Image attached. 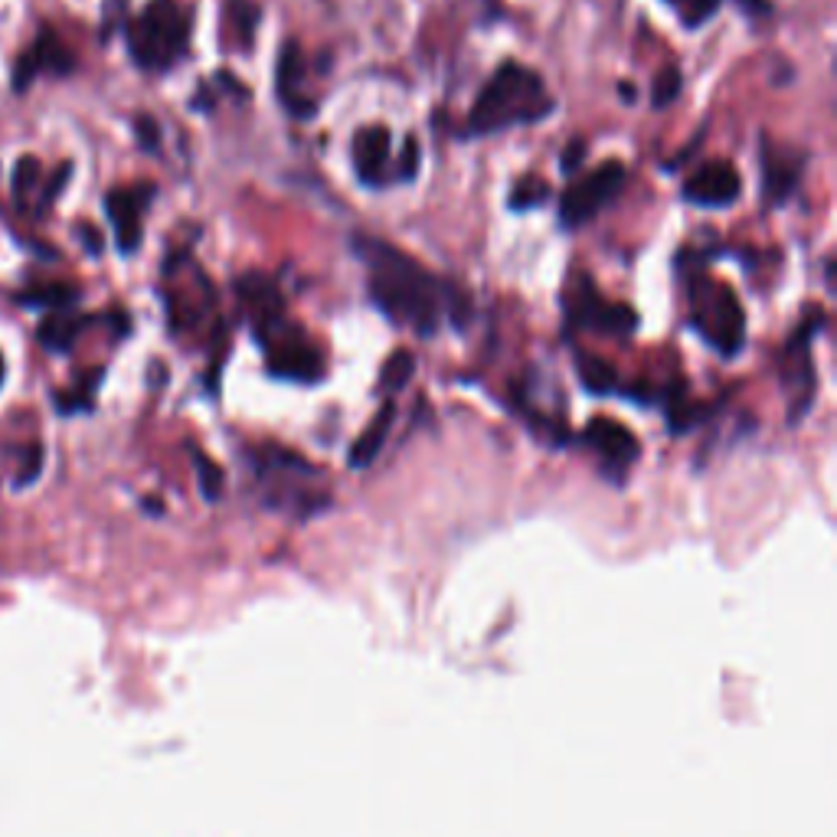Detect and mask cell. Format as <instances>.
<instances>
[{
	"mask_svg": "<svg viewBox=\"0 0 837 837\" xmlns=\"http://www.w3.org/2000/svg\"><path fill=\"white\" fill-rule=\"evenodd\" d=\"M134 134H138V144L144 148V151H161V128H157V121L154 118H148V115H141L138 121H134Z\"/></svg>",
	"mask_w": 837,
	"mask_h": 837,
	"instance_id": "cell-27",
	"label": "cell"
},
{
	"mask_svg": "<svg viewBox=\"0 0 837 837\" xmlns=\"http://www.w3.org/2000/svg\"><path fill=\"white\" fill-rule=\"evenodd\" d=\"M262 344L269 350V373L298 383H317L324 377V357L302 330H285V324H279L262 337Z\"/></svg>",
	"mask_w": 837,
	"mask_h": 837,
	"instance_id": "cell-6",
	"label": "cell"
},
{
	"mask_svg": "<svg viewBox=\"0 0 837 837\" xmlns=\"http://www.w3.org/2000/svg\"><path fill=\"white\" fill-rule=\"evenodd\" d=\"M69 174H73V164H63V167L53 174V181H50V187H46V194H43V207H50V204L59 197V191L69 184Z\"/></svg>",
	"mask_w": 837,
	"mask_h": 837,
	"instance_id": "cell-32",
	"label": "cell"
},
{
	"mask_svg": "<svg viewBox=\"0 0 837 837\" xmlns=\"http://www.w3.org/2000/svg\"><path fill=\"white\" fill-rule=\"evenodd\" d=\"M0 377H3V360H0Z\"/></svg>",
	"mask_w": 837,
	"mask_h": 837,
	"instance_id": "cell-36",
	"label": "cell"
},
{
	"mask_svg": "<svg viewBox=\"0 0 837 837\" xmlns=\"http://www.w3.org/2000/svg\"><path fill=\"white\" fill-rule=\"evenodd\" d=\"M33 56H36V63H40V73L46 69V73H53V76H66V73H73V53L50 33V30H43L40 33V43H36V50H33Z\"/></svg>",
	"mask_w": 837,
	"mask_h": 837,
	"instance_id": "cell-17",
	"label": "cell"
},
{
	"mask_svg": "<svg viewBox=\"0 0 837 837\" xmlns=\"http://www.w3.org/2000/svg\"><path fill=\"white\" fill-rule=\"evenodd\" d=\"M40 471H43V448H40V445H30V448H26V458H23V468H20V475H17V485L26 488L30 481H36Z\"/></svg>",
	"mask_w": 837,
	"mask_h": 837,
	"instance_id": "cell-30",
	"label": "cell"
},
{
	"mask_svg": "<svg viewBox=\"0 0 837 837\" xmlns=\"http://www.w3.org/2000/svg\"><path fill=\"white\" fill-rule=\"evenodd\" d=\"M151 194L154 187L148 184L138 191H111L105 197V213L115 226V239L124 256H131L141 246V213L151 204Z\"/></svg>",
	"mask_w": 837,
	"mask_h": 837,
	"instance_id": "cell-10",
	"label": "cell"
},
{
	"mask_svg": "<svg viewBox=\"0 0 837 837\" xmlns=\"http://www.w3.org/2000/svg\"><path fill=\"white\" fill-rule=\"evenodd\" d=\"M742 3H746L749 10H765V3H762V0H742Z\"/></svg>",
	"mask_w": 837,
	"mask_h": 837,
	"instance_id": "cell-34",
	"label": "cell"
},
{
	"mask_svg": "<svg viewBox=\"0 0 837 837\" xmlns=\"http://www.w3.org/2000/svg\"><path fill=\"white\" fill-rule=\"evenodd\" d=\"M566 317H569V327H593L602 334H631L638 327V314L628 305L599 298L589 279H579L576 298H569L566 305Z\"/></svg>",
	"mask_w": 837,
	"mask_h": 837,
	"instance_id": "cell-7",
	"label": "cell"
},
{
	"mask_svg": "<svg viewBox=\"0 0 837 837\" xmlns=\"http://www.w3.org/2000/svg\"><path fill=\"white\" fill-rule=\"evenodd\" d=\"M236 292H239L242 305L249 308L256 327H259V340L282 324L285 305H282V292H279V285L272 279H265L259 272H249V275H242L236 282Z\"/></svg>",
	"mask_w": 837,
	"mask_h": 837,
	"instance_id": "cell-12",
	"label": "cell"
},
{
	"mask_svg": "<svg viewBox=\"0 0 837 837\" xmlns=\"http://www.w3.org/2000/svg\"><path fill=\"white\" fill-rule=\"evenodd\" d=\"M802 167H805V154L802 151H775L769 141H762V187H765V200L772 207H782L798 181H802Z\"/></svg>",
	"mask_w": 837,
	"mask_h": 837,
	"instance_id": "cell-11",
	"label": "cell"
},
{
	"mask_svg": "<svg viewBox=\"0 0 837 837\" xmlns=\"http://www.w3.org/2000/svg\"><path fill=\"white\" fill-rule=\"evenodd\" d=\"M191 20L174 0H151L128 26V50L141 69L164 73L187 53Z\"/></svg>",
	"mask_w": 837,
	"mask_h": 837,
	"instance_id": "cell-3",
	"label": "cell"
},
{
	"mask_svg": "<svg viewBox=\"0 0 837 837\" xmlns=\"http://www.w3.org/2000/svg\"><path fill=\"white\" fill-rule=\"evenodd\" d=\"M622 99H626V102H634V89H631V86H622Z\"/></svg>",
	"mask_w": 837,
	"mask_h": 837,
	"instance_id": "cell-35",
	"label": "cell"
},
{
	"mask_svg": "<svg viewBox=\"0 0 837 837\" xmlns=\"http://www.w3.org/2000/svg\"><path fill=\"white\" fill-rule=\"evenodd\" d=\"M691 298H694V324L704 330V337L724 357L739 354V347L746 340V314H742L736 292L727 285L710 282L707 275H694Z\"/></svg>",
	"mask_w": 837,
	"mask_h": 837,
	"instance_id": "cell-4",
	"label": "cell"
},
{
	"mask_svg": "<svg viewBox=\"0 0 837 837\" xmlns=\"http://www.w3.org/2000/svg\"><path fill=\"white\" fill-rule=\"evenodd\" d=\"M628 171L622 161H606L599 164L596 171H589L586 177H579L559 200V222L576 229V226H586L599 209H606L619 191L626 187Z\"/></svg>",
	"mask_w": 837,
	"mask_h": 837,
	"instance_id": "cell-5",
	"label": "cell"
},
{
	"mask_svg": "<svg viewBox=\"0 0 837 837\" xmlns=\"http://www.w3.org/2000/svg\"><path fill=\"white\" fill-rule=\"evenodd\" d=\"M229 17H232V26H236L239 43L249 50V46H252V36H256V26H259V20H262L259 3H252V0H229Z\"/></svg>",
	"mask_w": 837,
	"mask_h": 837,
	"instance_id": "cell-21",
	"label": "cell"
},
{
	"mask_svg": "<svg viewBox=\"0 0 837 837\" xmlns=\"http://www.w3.org/2000/svg\"><path fill=\"white\" fill-rule=\"evenodd\" d=\"M354 252L370 265V298L396 324L432 337L442 320L445 282L432 279L416 259L370 236H354Z\"/></svg>",
	"mask_w": 837,
	"mask_h": 837,
	"instance_id": "cell-1",
	"label": "cell"
},
{
	"mask_svg": "<svg viewBox=\"0 0 837 837\" xmlns=\"http://www.w3.org/2000/svg\"><path fill=\"white\" fill-rule=\"evenodd\" d=\"M586 141L583 138H573L569 144H566V151H563V157H559V167H563V174H576L579 167H583V161H586Z\"/></svg>",
	"mask_w": 837,
	"mask_h": 837,
	"instance_id": "cell-29",
	"label": "cell"
},
{
	"mask_svg": "<svg viewBox=\"0 0 837 837\" xmlns=\"http://www.w3.org/2000/svg\"><path fill=\"white\" fill-rule=\"evenodd\" d=\"M390 161V131L383 124H370L363 131H357L354 138V164L363 184L380 187L383 184V167Z\"/></svg>",
	"mask_w": 837,
	"mask_h": 837,
	"instance_id": "cell-14",
	"label": "cell"
},
{
	"mask_svg": "<svg viewBox=\"0 0 837 837\" xmlns=\"http://www.w3.org/2000/svg\"><path fill=\"white\" fill-rule=\"evenodd\" d=\"M418 171V144L416 138H406L403 157H400V181H413Z\"/></svg>",
	"mask_w": 837,
	"mask_h": 837,
	"instance_id": "cell-31",
	"label": "cell"
},
{
	"mask_svg": "<svg viewBox=\"0 0 837 837\" xmlns=\"http://www.w3.org/2000/svg\"><path fill=\"white\" fill-rule=\"evenodd\" d=\"M413 373H416V360H413V354H410V350H396V354L383 363L380 387H383L387 393H400V390L413 380Z\"/></svg>",
	"mask_w": 837,
	"mask_h": 837,
	"instance_id": "cell-20",
	"label": "cell"
},
{
	"mask_svg": "<svg viewBox=\"0 0 837 837\" xmlns=\"http://www.w3.org/2000/svg\"><path fill=\"white\" fill-rule=\"evenodd\" d=\"M546 200H550V184L536 174H526L521 184L511 191V209L543 207Z\"/></svg>",
	"mask_w": 837,
	"mask_h": 837,
	"instance_id": "cell-22",
	"label": "cell"
},
{
	"mask_svg": "<svg viewBox=\"0 0 837 837\" xmlns=\"http://www.w3.org/2000/svg\"><path fill=\"white\" fill-rule=\"evenodd\" d=\"M194 465H197V475H200V491H204V498H207V501H216V498L222 494V471H219V465L209 461L207 455L197 452V448H194Z\"/></svg>",
	"mask_w": 837,
	"mask_h": 837,
	"instance_id": "cell-24",
	"label": "cell"
},
{
	"mask_svg": "<svg viewBox=\"0 0 837 837\" xmlns=\"http://www.w3.org/2000/svg\"><path fill=\"white\" fill-rule=\"evenodd\" d=\"M674 10H677V17L687 23V26H700L704 20H710L714 13H717V7H720V0H667Z\"/></svg>",
	"mask_w": 837,
	"mask_h": 837,
	"instance_id": "cell-26",
	"label": "cell"
},
{
	"mask_svg": "<svg viewBox=\"0 0 837 837\" xmlns=\"http://www.w3.org/2000/svg\"><path fill=\"white\" fill-rule=\"evenodd\" d=\"M576 367H579V380H583V387L589 390V393H612L616 390V367L612 363H606L602 357H589V354H583L579 360H576Z\"/></svg>",
	"mask_w": 837,
	"mask_h": 837,
	"instance_id": "cell-18",
	"label": "cell"
},
{
	"mask_svg": "<svg viewBox=\"0 0 837 837\" xmlns=\"http://www.w3.org/2000/svg\"><path fill=\"white\" fill-rule=\"evenodd\" d=\"M742 194V177L727 161H710L684 181V200L697 207H730Z\"/></svg>",
	"mask_w": 837,
	"mask_h": 837,
	"instance_id": "cell-8",
	"label": "cell"
},
{
	"mask_svg": "<svg viewBox=\"0 0 837 837\" xmlns=\"http://www.w3.org/2000/svg\"><path fill=\"white\" fill-rule=\"evenodd\" d=\"M79 236H83V242H86V249H89L93 256H99V252H102V236H99L93 226H83V229H79Z\"/></svg>",
	"mask_w": 837,
	"mask_h": 837,
	"instance_id": "cell-33",
	"label": "cell"
},
{
	"mask_svg": "<svg viewBox=\"0 0 837 837\" xmlns=\"http://www.w3.org/2000/svg\"><path fill=\"white\" fill-rule=\"evenodd\" d=\"M393 418H396V406H393V400H387V403L380 406V413L370 418V425L360 432V438L354 442V448H350V468H367V465H373V458L380 455L387 435L393 432Z\"/></svg>",
	"mask_w": 837,
	"mask_h": 837,
	"instance_id": "cell-15",
	"label": "cell"
},
{
	"mask_svg": "<svg viewBox=\"0 0 837 837\" xmlns=\"http://www.w3.org/2000/svg\"><path fill=\"white\" fill-rule=\"evenodd\" d=\"M76 298H79V292L73 285H36V289L17 295L20 305H43V308H69Z\"/></svg>",
	"mask_w": 837,
	"mask_h": 837,
	"instance_id": "cell-19",
	"label": "cell"
},
{
	"mask_svg": "<svg viewBox=\"0 0 837 837\" xmlns=\"http://www.w3.org/2000/svg\"><path fill=\"white\" fill-rule=\"evenodd\" d=\"M79 317H66V314H53L40 324V344L46 350H69L79 337Z\"/></svg>",
	"mask_w": 837,
	"mask_h": 837,
	"instance_id": "cell-16",
	"label": "cell"
},
{
	"mask_svg": "<svg viewBox=\"0 0 837 837\" xmlns=\"http://www.w3.org/2000/svg\"><path fill=\"white\" fill-rule=\"evenodd\" d=\"M302 76H305V59H302V46L298 40H285L282 53H279V69H275V89L282 105L295 115V118H308L314 115L317 105L302 99Z\"/></svg>",
	"mask_w": 837,
	"mask_h": 837,
	"instance_id": "cell-13",
	"label": "cell"
},
{
	"mask_svg": "<svg viewBox=\"0 0 837 837\" xmlns=\"http://www.w3.org/2000/svg\"><path fill=\"white\" fill-rule=\"evenodd\" d=\"M681 86H684V76L677 66H664L657 76H654V86H651V105L654 108H667V105L677 102L681 96Z\"/></svg>",
	"mask_w": 837,
	"mask_h": 837,
	"instance_id": "cell-23",
	"label": "cell"
},
{
	"mask_svg": "<svg viewBox=\"0 0 837 837\" xmlns=\"http://www.w3.org/2000/svg\"><path fill=\"white\" fill-rule=\"evenodd\" d=\"M553 111V99L543 86V79L521 63H504L488 86L481 89L478 102L471 105L465 134L488 138L498 131H508L511 124H530Z\"/></svg>",
	"mask_w": 837,
	"mask_h": 837,
	"instance_id": "cell-2",
	"label": "cell"
},
{
	"mask_svg": "<svg viewBox=\"0 0 837 837\" xmlns=\"http://www.w3.org/2000/svg\"><path fill=\"white\" fill-rule=\"evenodd\" d=\"M583 442L606 461L609 471H626L638 458V438L616 418H593L583 432Z\"/></svg>",
	"mask_w": 837,
	"mask_h": 837,
	"instance_id": "cell-9",
	"label": "cell"
},
{
	"mask_svg": "<svg viewBox=\"0 0 837 837\" xmlns=\"http://www.w3.org/2000/svg\"><path fill=\"white\" fill-rule=\"evenodd\" d=\"M40 73V63H36V56L33 53H23L20 59H17V66H13V89L17 93H23L30 83H33V76Z\"/></svg>",
	"mask_w": 837,
	"mask_h": 837,
	"instance_id": "cell-28",
	"label": "cell"
},
{
	"mask_svg": "<svg viewBox=\"0 0 837 837\" xmlns=\"http://www.w3.org/2000/svg\"><path fill=\"white\" fill-rule=\"evenodd\" d=\"M36 181H40V161L36 157H20L13 164V197L23 204L30 197V191L36 187Z\"/></svg>",
	"mask_w": 837,
	"mask_h": 837,
	"instance_id": "cell-25",
	"label": "cell"
}]
</instances>
